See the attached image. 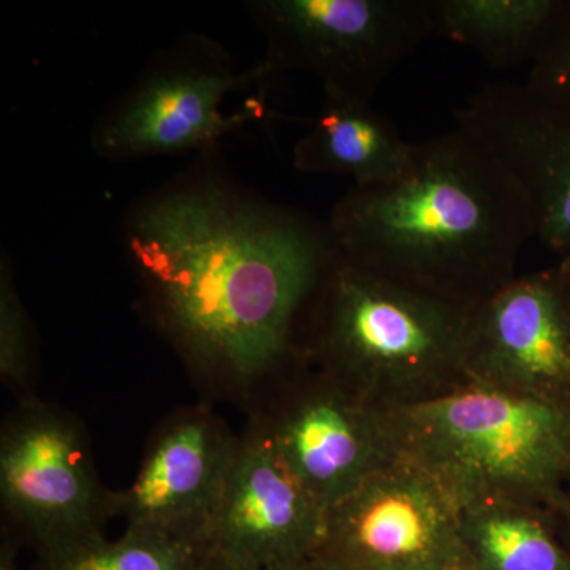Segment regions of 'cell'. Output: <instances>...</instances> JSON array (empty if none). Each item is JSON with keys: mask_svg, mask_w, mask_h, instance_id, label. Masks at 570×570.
<instances>
[{"mask_svg": "<svg viewBox=\"0 0 570 570\" xmlns=\"http://www.w3.org/2000/svg\"><path fill=\"white\" fill-rule=\"evenodd\" d=\"M194 570H246L242 568H236V566L228 564L219 558L213 557L208 551H204L202 554L200 561H198L197 568Z\"/></svg>", "mask_w": 570, "mask_h": 570, "instance_id": "21", "label": "cell"}, {"mask_svg": "<svg viewBox=\"0 0 570 570\" xmlns=\"http://www.w3.org/2000/svg\"><path fill=\"white\" fill-rule=\"evenodd\" d=\"M273 73L314 75L324 94L371 102L409 52L434 36L431 0H250Z\"/></svg>", "mask_w": 570, "mask_h": 570, "instance_id": "6", "label": "cell"}, {"mask_svg": "<svg viewBox=\"0 0 570 570\" xmlns=\"http://www.w3.org/2000/svg\"><path fill=\"white\" fill-rule=\"evenodd\" d=\"M204 551L200 543L126 530L118 540L97 534L45 554L40 570H194Z\"/></svg>", "mask_w": 570, "mask_h": 570, "instance_id": "17", "label": "cell"}, {"mask_svg": "<svg viewBox=\"0 0 570 570\" xmlns=\"http://www.w3.org/2000/svg\"><path fill=\"white\" fill-rule=\"evenodd\" d=\"M326 224L352 264L461 309L515 279L534 238L520 187L460 127L415 142L400 178L352 186Z\"/></svg>", "mask_w": 570, "mask_h": 570, "instance_id": "2", "label": "cell"}, {"mask_svg": "<svg viewBox=\"0 0 570 570\" xmlns=\"http://www.w3.org/2000/svg\"><path fill=\"white\" fill-rule=\"evenodd\" d=\"M527 82L547 99L570 105V0H561Z\"/></svg>", "mask_w": 570, "mask_h": 570, "instance_id": "19", "label": "cell"}, {"mask_svg": "<svg viewBox=\"0 0 570 570\" xmlns=\"http://www.w3.org/2000/svg\"><path fill=\"white\" fill-rule=\"evenodd\" d=\"M0 570H17L13 550L9 546L3 547L2 553H0Z\"/></svg>", "mask_w": 570, "mask_h": 570, "instance_id": "24", "label": "cell"}, {"mask_svg": "<svg viewBox=\"0 0 570 570\" xmlns=\"http://www.w3.org/2000/svg\"><path fill=\"white\" fill-rule=\"evenodd\" d=\"M561 0H431L434 36L510 69L534 61Z\"/></svg>", "mask_w": 570, "mask_h": 570, "instance_id": "15", "label": "cell"}, {"mask_svg": "<svg viewBox=\"0 0 570 570\" xmlns=\"http://www.w3.org/2000/svg\"><path fill=\"white\" fill-rule=\"evenodd\" d=\"M269 436L292 474L325 510L401 456L381 409L337 392L307 397Z\"/></svg>", "mask_w": 570, "mask_h": 570, "instance_id": "13", "label": "cell"}, {"mask_svg": "<svg viewBox=\"0 0 570 570\" xmlns=\"http://www.w3.org/2000/svg\"><path fill=\"white\" fill-rule=\"evenodd\" d=\"M318 287L324 291L318 347L360 387L387 393L400 404L466 379L469 309L374 275L340 253Z\"/></svg>", "mask_w": 570, "mask_h": 570, "instance_id": "4", "label": "cell"}, {"mask_svg": "<svg viewBox=\"0 0 570 570\" xmlns=\"http://www.w3.org/2000/svg\"><path fill=\"white\" fill-rule=\"evenodd\" d=\"M214 149L129 209L122 246L183 354L249 379L287 352L337 249L328 224L236 183Z\"/></svg>", "mask_w": 570, "mask_h": 570, "instance_id": "1", "label": "cell"}, {"mask_svg": "<svg viewBox=\"0 0 570 570\" xmlns=\"http://www.w3.org/2000/svg\"><path fill=\"white\" fill-rule=\"evenodd\" d=\"M238 442L212 415L178 420L154 442L132 485L110 494V513L122 515L127 530L204 547Z\"/></svg>", "mask_w": 570, "mask_h": 570, "instance_id": "12", "label": "cell"}, {"mask_svg": "<svg viewBox=\"0 0 570 570\" xmlns=\"http://www.w3.org/2000/svg\"><path fill=\"white\" fill-rule=\"evenodd\" d=\"M0 494L41 557L102 534L100 520L110 513L80 425L41 404H28L3 426Z\"/></svg>", "mask_w": 570, "mask_h": 570, "instance_id": "8", "label": "cell"}, {"mask_svg": "<svg viewBox=\"0 0 570 570\" xmlns=\"http://www.w3.org/2000/svg\"><path fill=\"white\" fill-rule=\"evenodd\" d=\"M464 370L570 412V303L557 266L515 277L468 311Z\"/></svg>", "mask_w": 570, "mask_h": 570, "instance_id": "9", "label": "cell"}, {"mask_svg": "<svg viewBox=\"0 0 570 570\" xmlns=\"http://www.w3.org/2000/svg\"><path fill=\"white\" fill-rule=\"evenodd\" d=\"M558 508H560L562 515L566 517V521H568V527L570 531V469L568 472V479H566L564 490H562V497L560 504H558Z\"/></svg>", "mask_w": 570, "mask_h": 570, "instance_id": "23", "label": "cell"}, {"mask_svg": "<svg viewBox=\"0 0 570 570\" xmlns=\"http://www.w3.org/2000/svg\"><path fill=\"white\" fill-rule=\"evenodd\" d=\"M325 519L269 433H257L238 442L204 549L236 568L268 570L321 550Z\"/></svg>", "mask_w": 570, "mask_h": 570, "instance_id": "11", "label": "cell"}, {"mask_svg": "<svg viewBox=\"0 0 570 570\" xmlns=\"http://www.w3.org/2000/svg\"><path fill=\"white\" fill-rule=\"evenodd\" d=\"M401 455L438 480L460 510L483 501L560 504L570 469V412L464 379L381 409Z\"/></svg>", "mask_w": 570, "mask_h": 570, "instance_id": "3", "label": "cell"}, {"mask_svg": "<svg viewBox=\"0 0 570 570\" xmlns=\"http://www.w3.org/2000/svg\"><path fill=\"white\" fill-rule=\"evenodd\" d=\"M414 146L367 100L324 94L311 129L294 146L292 163L302 174L347 176L354 186H366L406 174Z\"/></svg>", "mask_w": 570, "mask_h": 570, "instance_id": "14", "label": "cell"}, {"mask_svg": "<svg viewBox=\"0 0 570 570\" xmlns=\"http://www.w3.org/2000/svg\"><path fill=\"white\" fill-rule=\"evenodd\" d=\"M463 570H570V553L538 509L483 501L460 510Z\"/></svg>", "mask_w": 570, "mask_h": 570, "instance_id": "16", "label": "cell"}, {"mask_svg": "<svg viewBox=\"0 0 570 570\" xmlns=\"http://www.w3.org/2000/svg\"><path fill=\"white\" fill-rule=\"evenodd\" d=\"M268 570H352L344 562L336 560L332 554L318 550L316 553L307 554L299 560L287 562V564L276 566Z\"/></svg>", "mask_w": 570, "mask_h": 570, "instance_id": "20", "label": "cell"}, {"mask_svg": "<svg viewBox=\"0 0 570 570\" xmlns=\"http://www.w3.org/2000/svg\"><path fill=\"white\" fill-rule=\"evenodd\" d=\"M32 367V333L6 249L0 257V376L22 385Z\"/></svg>", "mask_w": 570, "mask_h": 570, "instance_id": "18", "label": "cell"}, {"mask_svg": "<svg viewBox=\"0 0 570 570\" xmlns=\"http://www.w3.org/2000/svg\"><path fill=\"white\" fill-rule=\"evenodd\" d=\"M558 275H560L562 287H564L566 296L570 303V257L561 258L560 264L557 265Z\"/></svg>", "mask_w": 570, "mask_h": 570, "instance_id": "22", "label": "cell"}, {"mask_svg": "<svg viewBox=\"0 0 570 570\" xmlns=\"http://www.w3.org/2000/svg\"><path fill=\"white\" fill-rule=\"evenodd\" d=\"M321 550L352 570H463L460 508L401 455L326 510Z\"/></svg>", "mask_w": 570, "mask_h": 570, "instance_id": "7", "label": "cell"}, {"mask_svg": "<svg viewBox=\"0 0 570 570\" xmlns=\"http://www.w3.org/2000/svg\"><path fill=\"white\" fill-rule=\"evenodd\" d=\"M455 122L520 187L534 238L570 257V105L547 99L527 81L490 82L456 111Z\"/></svg>", "mask_w": 570, "mask_h": 570, "instance_id": "10", "label": "cell"}, {"mask_svg": "<svg viewBox=\"0 0 570 570\" xmlns=\"http://www.w3.org/2000/svg\"><path fill=\"white\" fill-rule=\"evenodd\" d=\"M275 77L264 59L242 71L219 41L200 33L181 36L153 56L134 85L97 118L94 153L111 163H130L208 151L262 115L258 102L225 112V99Z\"/></svg>", "mask_w": 570, "mask_h": 570, "instance_id": "5", "label": "cell"}]
</instances>
